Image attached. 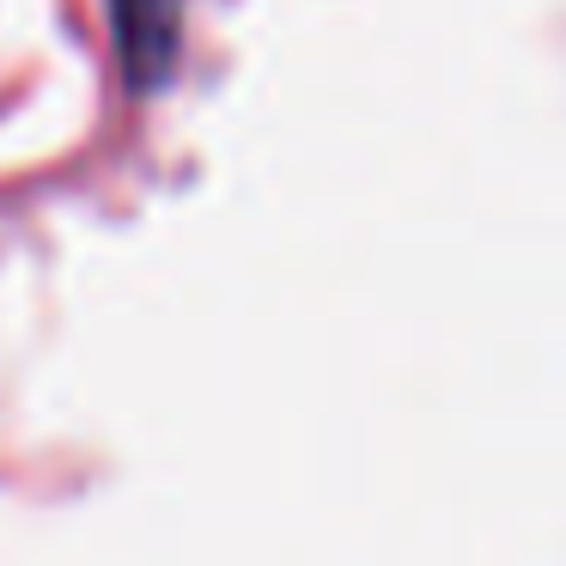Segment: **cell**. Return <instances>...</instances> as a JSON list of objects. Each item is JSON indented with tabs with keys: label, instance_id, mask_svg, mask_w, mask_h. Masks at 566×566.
Segmentation results:
<instances>
[{
	"label": "cell",
	"instance_id": "obj_1",
	"mask_svg": "<svg viewBox=\"0 0 566 566\" xmlns=\"http://www.w3.org/2000/svg\"><path fill=\"white\" fill-rule=\"evenodd\" d=\"M116 25V55H123L128 86H159L177 62V38H184V0H111Z\"/></svg>",
	"mask_w": 566,
	"mask_h": 566
}]
</instances>
